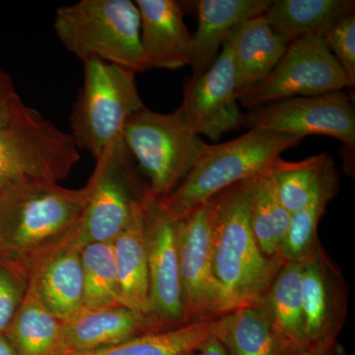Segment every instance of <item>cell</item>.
<instances>
[{
    "instance_id": "obj_2",
    "label": "cell",
    "mask_w": 355,
    "mask_h": 355,
    "mask_svg": "<svg viewBox=\"0 0 355 355\" xmlns=\"http://www.w3.org/2000/svg\"><path fill=\"white\" fill-rule=\"evenodd\" d=\"M87 200L85 187H15L0 196V257L30 275L46 254L76 234Z\"/></svg>"
},
{
    "instance_id": "obj_22",
    "label": "cell",
    "mask_w": 355,
    "mask_h": 355,
    "mask_svg": "<svg viewBox=\"0 0 355 355\" xmlns=\"http://www.w3.org/2000/svg\"><path fill=\"white\" fill-rule=\"evenodd\" d=\"M338 184V170L329 154L314 195L303 209L291 214V223L280 249L279 259L282 263H305L316 251L321 244L318 225L329 202L336 198Z\"/></svg>"
},
{
    "instance_id": "obj_7",
    "label": "cell",
    "mask_w": 355,
    "mask_h": 355,
    "mask_svg": "<svg viewBox=\"0 0 355 355\" xmlns=\"http://www.w3.org/2000/svg\"><path fill=\"white\" fill-rule=\"evenodd\" d=\"M123 140L133 160L148 178L154 200L169 196L183 181L207 146L178 113L162 114L146 107L128 119Z\"/></svg>"
},
{
    "instance_id": "obj_14",
    "label": "cell",
    "mask_w": 355,
    "mask_h": 355,
    "mask_svg": "<svg viewBox=\"0 0 355 355\" xmlns=\"http://www.w3.org/2000/svg\"><path fill=\"white\" fill-rule=\"evenodd\" d=\"M302 294L308 347L338 340L349 309V287L322 244L303 263Z\"/></svg>"
},
{
    "instance_id": "obj_21",
    "label": "cell",
    "mask_w": 355,
    "mask_h": 355,
    "mask_svg": "<svg viewBox=\"0 0 355 355\" xmlns=\"http://www.w3.org/2000/svg\"><path fill=\"white\" fill-rule=\"evenodd\" d=\"M146 198L137 205L128 225L112 243L121 305L146 318L149 310Z\"/></svg>"
},
{
    "instance_id": "obj_3",
    "label": "cell",
    "mask_w": 355,
    "mask_h": 355,
    "mask_svg": "<svg viewBox=\"0 0 355 355\" xmlns=\"http://www.w3.org/2000/svg\"><path fill=\"white\" fill-rule=\"evenodd\" d=\"M303 139L263 130H249L237 139L202 149L190 172L167 197L157 200L175 220L195 211L228 187L270 171L280 155Z\"/></svg>"
},
{
    "instance_id": "obj_15",
    "label": "cell",
    "mask_w": 355,
    "mask_h": 355,
    "mask_svg": "<svg viewBox=\"0 0 355 355\" xmlns=\"http://www.w3.org/2000/svg\"><path fill=\"white\" fill-rule=\"evenodd\" d=\"M140 42L147 69H178L191 65L193 35L175 0H137Z\"/></svg>"
},
{
    "instance_id": "obj_13",
    "label": "cell",
    "mask_w": 355,
    "mask_h": 355,
    "mask_svg": "<svg viewBox=\"0 0 355 355\" xmlns=\"http://www.w3.org/2000/svg\"><path fill=\"white\" fill-rule=\"evenodd\" d=\"M183 102L178 113L191 132L212 141L242 125L238 103L235 65L224 44L216 62L200 76L188 77L184 83Z\"/></svg>"
},
{
    "instance_id": "obj_33",
    "label": "cell",
    "mask_w": 355,
    "mask_h": 355,
    "mask_svg": "<svg viewBox=\"0 0 355 355\" xmlns=\"http://www.w3.org/2000/svg\"><path fill=\"white\" fill-rule=\"evenodd\" d=\"M299 355H347L342 345L336 342L312 345L302 350Z\"/></svg>"
},
{
    "instance_id": "obj_27",
    "label": "cell",
    "mask_w": 355,
    "mask_h": 355,
    "mask_svg": "<svg viewBox=\"0 0 355 355\" xmlns=\"http://www.w3.org/2000/svg\"><path fill=\"white\" fill-rule=\"evenodd\" d=\"M291 214L282 205L275 191L270 171L254 178L251 205V226L261 253L280 260L282 243L291 223Z\"/></svg>"
},
{
    "instance_id": "obj_17",
    "label": "cell",
    "mask_w": 355,
    "mask_h": 355,
    "mask_svg": "<svg viewBox=\"0 0 355 355\" xmlns=\"http://www.w3.org/2000/svg\"><path fill=\"white\" fill-rule=\"evenodd\" d=\"M289 43V40L270 27L263 14L233 28L225 44L235 65L238 97L268 76Z\"/></svg>"
},
{
    "instance_id": "obj_28",
    "label": "cell",
    "mask_w": 355,
    "mask_h": 355,
    "mask_svg": "<svg viewBox=\"0 0 355 355\" xmlns=\"http://www.w3.org/2000/svg\"><path fill=\"white\" fill-rule=\"evenodd\" d=\"M81 261L83 268V311L123 306L112 243L86 245L81 249Z\"/></svg>"
},
{
    "instance_id": "obj_4",
    "label": "cell",
    "mask_w": 355,
    "mask_h": 355,
    "mask_svg": "<svg viewBox=\"0 0 355 355\" xmlns=\"http://www.w3.org/2000/svg\"><path fill=\"white\" fill-rule=\"evenodd\" d=\"M53 29L62 46L83 62L99 60L135 73L146 71L135 2L80 0L58 9Z\"/></svg>"
},
{
    "instance_id": "obj_18",
    "label": "cell",
    "mask_w": 355,
    "mask_h": 355,
    "mask_svg": "<svg viewBox=\"0 0 355 355\" xmlns=\"http://www.w3.org/2000/svg\"><path fill=\"white\" fill-rule=\"evenodd\" d=\"M272 0H200L198 29L191 42L193 76H200L216 62L233 28L265 14Z\"/></svg>"
},
{
    "instance_id": "obj_30",
    "label": "cell",
    "mask_w": 355,
    "mask_h": 355,
    "mask_svg": "<svg viewBox=\"0 0 355 355\" xmlns=\"http://www.w3.org/2000/svg\"><path fill=\"white\" fill-rule=\"evenodd\" d=\"M29 275L21 266L0 257V334L4 335L19 309Z\"/></svg>"
},
{
    "instance_id": "obj_20",
    "label": "cell",
    "mask_w": 355,
    "mask_h": 355,
    "mask_svg": "<svg viewBox=\"0 0 355 355\" xmlns=\"http://www.w3.org/2000/svg\"><path fill=\"white\" fill-rule=\"evenodd\" d=\"M214 338L227 355H299L301 350L273 324L260 302L237 308L216 319Z\"/></svg>"
},
{
    "instance_id": "obj_1",
    "label": "cell",
    "mask_w": 355,
    "mask_h": 355,
    "mask_svg": "<svg viewBox=\"0 0 355 355\" xmlns=\"http://www.w3.org/2000/svg\"><path fill=\"white\" fill-rule=\"evenodd\" d=\"M254 178L228 187L207 203L212 268L233 310L260 302L284 263L266 258L254 240Z\"/></svg>"
},
{
    "instance_id": "obj_9",
    "label": "cell",
    "mask_w": 355,
    "mask_h": 355,
    "mask_svg": "<svg viewBox=\"0 0 355 355\" xmlns=\"http://www.w3.org/2000/svg\"><path fill=\"white\" fill-rule=\"evenodd\" d=\"M350 87L342 65L320 35H304L287 46L279 64L258 85L238 97L254 109L293 97H313Z\"/></svg>"
},
{
    "instance_id": "obj_26",
    "label": "cell",
    "mask_w": 355,
    "mask_h": 355,
    "mask_svg": "<svg viewBox=\"0 0 355 355\" xmlns=\"http://www.w3.org/2000/svg\"><path fill=\"white\" fill-rule=\"evenodd\" d=\"M216 320L135 336L111 347L70 355H193L214 336Z\"/></svg>"
},
{
    "instance_id": "obj_12",
    "label": "cell",
    "mask_w": 355,
    "mask_h": 355,
    "mask_svg": "<svg viewBox=\"0 0 355 355\" xmlns=\"http://www.w3.org/2000/svg\"><path fill=\"white\" fill-rule=\"evenodd\" d=\"M146 238L148 252L149 310L150 333L174 330L184 324L177 220L166 214L157 200L146 198Z\"/></svg>"
},
{
    "instance_id": "obj_24",
    "label": "cell",
    "mask_w": 355,
    "mask_h": 355,
    "mask_svg": "<svg viewBox=\"0 0 355 355\" xmlns=\"http://www.w3.org/2000/svg\"><path fill=\"white\" fill-rule=\"evenodd\" d=\"M354 8V0H275L263 16L275 32L292 42L304 35L322 36Z\"/></svg>"
},
{
    "instance_id": "obj_23",
    "label": "cell",
    "mask_w": 355,
    "mask_h": 355,
    "mask_svg": "<svg viewBox=\"0 0 355 355\" xmlns=\"http://www.w3.org/2000/svg\"><path fill=\"white\" fill-rule=\"evenodd\" d=\"M62 324L28 280L24 298L4 336L19 355H64Z\"/></svg>"
},
{
    "instance_id": "obj_34",
    "label": "cell",
    "mask_w": 355,
    "mask_h": 355,
    "mask_svg": "<svg viewBox=\"0 0 355 355\" xmlns=\"http://www.w3.org/2000/svg\"><path fill=\"white\" fill-rule=\"evenodd\" d=\"M198 355H227L222 343L214 336L203 343L202 347L198 349Z\"/></svg>"
},
{
    "instance_id": "obj_35",
    "label": "cell",
    "mask_w": 355,
    "mask_h": 355,
    "mask_svg": "<svg viewBox=\"0 0 355 355\" xmlns=\"http://www.w3.org/2000/svg\"><path fill=\"white\" fill-rule=\"evenodd\" d=\"M0 355H19L2 334H0Z\"/></svg>"
},
{
    "instance_id": "obj_5",
    "label": "cell",
    "mask_w": 355,
    "mask_h": 355,
    "mask_svg": "<svg viewBox=\"0 0 355 355\" xmlns=\"http://www.w3.org/2000/svg\"><path fill=\"white\" fill-rule=\"evenodd\" d=\"M70 133L25 106L0 128V196L15 187L60 184L80 159Z\"/></svg>"
},
{
    "instance_id": "obj_19",
    "label": "cell",
    "mask_w": 355,
    "mask_h": 355,
    "mask_svg": "<svg viewBox=\"0 0 355 355\" xmlns=\"http://www.w3.org/2000/svg\"><path fill=\"white\" fill-rule=\"evenodd\" d=\"M148 333L146 318L123 306L81 311L62 324V354L103 349Z\"/></svg>"
},
{
    "instance_id": "obj_36",
    "label": "cell",
    "mask_w": 355,
    "mask_h": 355,
    "mask_svg": "<svg viewBox=\"0 0 355 355\" xmlns=\"http://www.w3.org/2000/svg\"><path fill=\"white\" fill-rule=\"evenodd\" d=\"M193 355H197V354H193Z\"/></svg>"
},
{
    "instance_id": "obj_32",
    "label": "cell",
    "mask_w": 355,
    "mask_h": 355,
    "mask_svg": "<svg viewBox=\"0 0 355 355\" xmlns=\"http://www.w3.org/2000/svg\"><path fill=\"white\" fill-rule=\"evenodd\" d=\"M25 106L14 87L12 79L0 69V128L9 125Z\"/></svg>"
},
{
    "instance_id": "obj_16",
    "label": "cell",
    "mask_w": 355,
    "mask_h": 355,
    "mask_svg": "<svg viewBox=\"0 0 355 355\" xmlns=\"http://www.w3.org/2000/svg\"><path fill=\"white\" fill-rule=\"evenodd\" d=\"M81 249L73 237L46 254L30 272L29 284L46 307L62 322L83 309Z\"/></svg>"
},
{
    "instance_id": "obj_10",
    "label": "cell",
    "mask_w": 355,
    "mask_h": 355,
    "mask_svg": "<svg viewBox=\"0 0 355 355\" xmlns=\"http://www.w3.org/2000/svg\"><path fill=\"white\" fill-rule=\"evenodd\" d=\"M242 125L249 130L286 133L305 139L311 135L340 140L345 167L354 169L355 109L343 91L313 97H293L249 110Z\"/></svg>"
},
{
    "instance_id": "obj_6",
    "label": "cell",
    "mask_w": 355,
    "mask_h": 355,
    "mask_svg": "<svg viewBox=\"0 0 355 355\" xmlns=\"http://www.w3.org/2000/svg\"><path fill=\"white\" fill-rule=\"evenodd\" d=\"M83 64V86L70 114V135L77 148L97 159L121 139L128 119L146 106L132 70L99 60Z\"/></svg>"
},
{
    "instance_id": "obj_25",
    "label": "cell",
    "mask_w": 355,
    "mask_h": 355,
    "mask_svg": "<svg viewBox=\"0 0 355 355\" xmlns=\"http://www.w3.org/2000/svg\"><path fill=\"white\" fill-rule=\"evenodd\" d=\"M303 263L286 261L260 303L280 333L301 352L307 349L302 294Z\"/></svg>"
},
{
    "instance_id": "obj_29",
    "label": "cell",
    "mask_w": 355,
    "mask_h": 355,
    "mask_svg": "<svg viewBox=\"0 0 355 355\" xmlns=\"http://www.w3.org/2000/svg\"><path fill=\"white\" fill-rule=\"evenodd\" d=\"M328 155L320 154L297 162L280 159L273 166L270 175L275 191L289 214L303 209L313 197Z\"/></svg>"
},
{
    "instance_id": "obj_8",
    "label": "cell",
    "mask_w": 355,
    "mask_h": 355,
    "mask_svg": "<svg viewBox=\"0 0 355 355\" xmlns=\"http://www.w3.org/2000/svg\"><path fill=\"white\" fill-rule=\"evenodd\" d=\"M85 189L87 200L74 234L81 248L92 243H113L128 225L137 205L149 195L123 137L96 159Z\"/></svg>"
},
{
    "instance_id": "obj_31",
    "label": "cell",
    "mask_w": 355,
    "mask_h": 355,
    "mask_svg": "<svg viewBox=\"0 0 355 355\" xmlns=\"http://www.w3.org/2000/svg\"><path fill=\"white\" fill-rule=\"evenodd\" d=\"M327 46L342 65L350 87L355 85V13L345 14L322 34Z\"/></svg>"
},
{
    "instance_id": "obj_11",
    "label": "cell",
    "mask_w": 355,
    "mask_h": 355,
    "mask_svg": "<svg viewBox=\"0 0 355 355\" xmlns=\"http://www.w3.org/2000/svg\"><path fill=\"white\" fill-rule=\"evenodd\" d=\"M176 231L184 324L212 321L231 312L212 268L207 205L178 219Z\"/></svg>"
}]
</instances>
